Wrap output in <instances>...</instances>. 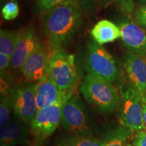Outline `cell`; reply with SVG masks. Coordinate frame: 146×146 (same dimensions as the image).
<instances>
[{"label": "cell", "mask_w": 146, "mask_h": 146, "mask_svg": "<svg viewBox=\"0 0 146 146\" xmlns=\"http://www.w3.org/2000/svg\"><path fill=\"white\" fill-rule=\"evenodd\" d=\"M81 23V8L77 0H70L43 13L42 27L52 51L68 45Z\"/></svg>", "instance_id": "cell-1"}, {"label": "cell", "mask_w": 146, "mask_h": 146, "mask_svg": "<svg viewBox=\"0 0 146 146\" xmlns=\"http://www.w3.org/2000/svg\"><path fill=\"white\" fill-rule=\"evenodd\" d=\"M79 89L85 100L99 112H111L119 107L120 94L112 83L88 74Z\"/></svg>", "instance_id": "cell-2"}, {"label": "cell", "mask_w": 146, "mask_h": 146, "mask_svg": "<svg viewBox=\"0 0 146 146\" xmlns=\"http://www.w3.org/2000/svg\"><path fill=\"white\" fill-rule=\"evenodd\" d=\"M85 67L88 74L111 83L120 76V70L113 56L93 39L87 43Z\"/></svg>", "instance_id": "cell-3"}, {"label": "cell", "mask_w": 146, "mask_h": 146, "mask_svg": "<svg viewBox=\"0 0 146 146\" xmlns=\"http://www.w3.org/2000/svg\"><path fill=\"white\" fill-rule=\"evenodd\" d=\"M49 77L63 91L72 95L78 83L74 57L63 47L53 50L50 56Z\"/></svg>", "instance_id": "cell-4"}, {"label": "cell", "mask_w": 146, "mask_h": 146, "mask_svg": "<svg viewBox=\"0 0 146 146\" xmlns=\"http://www.w3.org/2000/svg\"><path fill=\"white\" fill-rule=\"evenodd\" d=\"M119 121L131 131L144 130L143 107L140 93L129 83L120 90Z\"/></svg>", "instance_id": "cell-5"}, {"label": "cell", "mask_w": 146, "mask_h": 146, "mask_svg": "<svg viewBox=\"0 0 146 146\" xmlns=\"http://www.w3.org/2000/svg\"><path fill=\"white\" fill-rule=\"evenodd\" d=\"M61 124L66 131L75 136H90L91 129L83 106L76 98H69L63 104Z\"/></svg>", "instance_id": "cell-6"}, {"label": "cell", "mask_w": 146, "mask_h": 146, "mask_svg": "<svg viewBox=\"0 0 146 146\" xmlns=\"http://www.w3.org/2000/svg\"><path fill=\"white\" fill-rule=\"evenodd\" d=\"M35 89V84L29 82L17 85L11 91L12 110L24 123H31L38 110Z\"/></svg>", "instance_id": "cell-7"}, {"label": "cell", "mask_w": 146, "mask_h": 146, "mask_svg": "<svg viewBox=\"0 0 146 146\" xmlns=\"http://www.w3.org/2000/svg\"><path fill=\"white\" fill-rule=\"evenodd\" d=\"M64 102H58L38 110L31 123L32 132L36 137L44 139L55 132L61 124V112Z\"/></svg>", "instance_id": "cell-8"}, {"label": "cell", "mask_w": 146, "mask_h": 146, "mask_svg": "<svg viewBox=\"0 0 146 146\" xmlns=\"http://www.w3.org/2000/svg\"><path fill=\"white\" fill-rule=\"evenodd\" d=\"M21 70L28 82L39 83L49 77L50 56L40 42L27 58Z\"/></svg>", "instance_id": "cell-9"}, {"label": "cell", "mask_w": 146, "mask_h": 146, "mask_svg": "<svg viewBox=\"0 0 146 146\" xmlns=\"http://www.w3.org/2000/svg\"><path fill=\"white\" fill-rule=\"evenodd\" d=\"M120 39L129 52L146 60V32L135 22L123 19L118 23Z\"/></svg>", "instance_id": "cell-10"}, {"label": "cell", "mask_w": 146, "mask_h": 146, "mask_svg": "<svg viewBox=\"0 0 146 146\" xmlns=\"http://www.w3.org/2000/svg\"><path fill=\"white\" fill-rule=\"evenodd\" d=\"M39 43L33 27L29 26L20 31L17 44L12 58L11 67L21 69L27 58L33 52Z\"/></svg>", "instance_id": "cell-11"}, {"label": "cell", "mask_w": 146, "mask_h": 146, "mask_svg": "<svg viewBox=\"0 0 146 146\" xmlns=\"http://www.w3.org/2000/svg\"><path fill=\"white\" fill-rule=\"evenodd\" d=\"M123 65L129 83L139 93L145 92L146 60L129 52L123 57Z\"/></svg>", "instance_id": "cell-12"}, {"label": "cell", "mask_w": 146, "mask_h": 146, "mask_svg": "<svg viewBox=\"0 0 146 146\" xmlns=\"http://www.w3.org/2000/svg\"><path fill=\"white\" fill-rule=\"evenodd\" d=\"M35 90L37 110L58 102H66L72 96L63 91L50 77L36 83Z\"/></svg>", "instance_id": "cell-13"}, {"label": "cell", "mask_w": 146, "mask_h": 146, "mask_svg": "<svg viewBox=\"0 0 146 146\" xmlns=\"http://www.w3.org/2000/svg\"><path fill=\"white\" fill-rule=\"evenodd\" d=\"M23 123L21 120L14 121L1 127V146H16L23 143L26 140L29 130Z\"/></svg>", "instance_id": "cell-14"}, {"label": "cell", "mask_w": 146, "mask_h": 146, "mask_svg": "<svg viewBox=\"0 0 146 146\" xmlns=\"http://www.w3.org/2000/svg\"><path fill=\"white\" fill-rule=\"evenodd\" d=\"M91 34L94 41L102 45L113 42L121 36L119 27L108 20L98 22L92 29Z\"/></svg>", "instance_id": "cell-15"}, {"label": "cell", "mask_w": 146, "mask_h": 146, "mask_svg": "<svg viewBox=\"0 0 146 146\" xmlns=\"http://www.w3.org/2000/svg\"><path fill=\"white\" fill-rule=\"evenodd\" d=\"M133 131L124 126H120L108 133L104 140L103 146H126Z\"/></svg>", "instance_id": "cell-16"}, {"label": "cell", "mask_w": 146, "mask_h": 146, "mask_svg": "<svg viewBox=\"0 0 146 146\" xmlns=\"http://www.w3.org/2000/svg\"><path fill=\"white\" fill-rule=\"evenodd\" d=\"M20 31L1 29L0 32V53L12 58L19 37Z\"/></svg>", "instance_id": "cell-17"}, {"label": "cell", "mask_w": 146, "mask_h": 146, "mask_svg": "<svg viewBox=\"0 0 146 146\" xmlns=\"http://www.w3.org/2000/svg\"><path fill=\"white\" fill-rule=\"evenodd\" d=\"M12 109V98L10 95L3 94L0 102V126L3 127L8 123L10 112Z\"/></svg>", "instance_id": "cell-18"}, {"label": "cell", "mask_w": 146, "mask_h": 146, "mask_svg": "<svg viewBox=\"0 0 146 146\" xmlns=\"http://www.w3.org/2000/svg\"><path fill=\"white\" fill-rule=\"evenodd\" d=\"M68 140L72 146H103V142L91 136L72 135Z\"/></svg>", "instance_id": "cell-19"}, {"label": "cell", "mask_w": 146, "mask_h": 146, "mask_svg": "<svg viewBox=\"0 0 146 146\" xmlns=\"http://www.w3.org/2000/svg\"><path fill=\"white\" fill-rule=\"evenodd\" d=\"M19 14V7L16 0H10L1 9V14L6 21L15 19Z\"/></svg>", "instance_id": "cell-20"}, {"label": "cell", "mask_w": 146, "mask_h": 146, "mask_svg": "<svg viewBox=\"0 0 146 146\" xmlns=\"http://www.w3.org/2000/svg\"><path fill=\"white\" fill-rule=\"evenodd\" d=\"M69 1L70 0H36V7L39 12L43 14Z\"/></svg>", "instance_id": "cell-21"}, {"label": "cell", "mask_w": 146, "mask_h": 146, "mask_svg": "<svg viewBox=\"0 0 146 146\" xmlns=\"http://www.w3.org/2000/svg\"><path fill=\"white\" fill-rule=\"evenodd\" d=\"M133 19L137 25L146 30V5H141L134 11Z\"/></svg>", "instance_id": "cell-22"}, {"label": "cell", "mask_w": 146, "mask_h": 146, "mask_svg": "<svg viewBox=\"0 0 146 146\" xmlns=\"http://www.w3.org/2000/svg\"><path fill=\"white\" fill-rule=\"evenodd\" d=\"M120 10L126 15H131L134 11V2L133 0H118Z\"/></svg>", "instance_id": "cell-23"}, {"label": "cell", "mask_w": 146, "mask_h": 146, "mask_svg": "<svg viewBox=\"0 0 146 146\" xmlns=\"http://www.w3.org/2000/svg\"><path fill=\"white\" fill-rule=\"evenodd\" d=\"M133 146H146V130L137 132L133 139Z\"/></svg>", "instance_id": "cell-24"}, {"label": "cell", "mask_w": 146, "mask_h": 146, "mask_svg": "<svg viewBox=\"0 0 146 146\" xmlns=\"http://www.w3.org/2000/svg\"><path fill=\"white\" fill-rule=\"evenodd\" d=\"M12 62V57L8 56V55L0 53V70L1 72L5 70L9 66L11 65Z\"/></svg>", "instance_id": "cell-25"}, {"label": "cell", "mask_w": 146, "mask_h": 146, "mask_svg": "<svg viewBox=\"0 0 146 146\" xmlns=\"http://www.w3.org/2000/svg\"><path fill=\"white\" fill-rule=\"evenodd\" d=\"M82 10H89L94 7L95 0H77Z\"/></svg>", "instance_id": "cell-26"}, {"label": "cell", "mask_w": 146, "mask_h": 146, "mask_svg": "<svg viewBox=\"0 0 146 146\" xmlns=\"http://www.w3.org/2000/svg\"><path fill=\"white\" fill-rule=\"evenodd\" d=\"M118 0H95L94 2V8L96 7L97 9H100L106 8L108 5H109L111 3L117 1Z\"/></svg>", "instance_id": "cell-27"}, {"label": "cell", "mask_w": 146, "mask_h": 146, "mask_svg": "<svg viewBox=\"0 0 146 146\" xmlns=\"http://www.w3.org/2000/svg\"><path fill=\"white\" fill-rule=\"evenodd\" d=\"M142 102V107H143V124L145 130H146V91L145 92L140 93Z\"/></svg>", "instance_id": "cell-28"}, {"label": "cell", "mask_w": 146, "mask_h": 146, "mask_svg": "<svg viewBox=\"0 0 146 146\" xmlns=\"http://www.w3.org/2000/svg\"><path fill=\"white\" fill-rule=\"evenodd\" d=\"M58 146H72L70 142L67 139L66 140H63L62 141L60 142L58 144Z\"/></svg>", "instance_id": "cell-29"}, {"label": "cell", "mask_w": 146, "mask_h": 146, "mask_svg": "<svg viewBox=\"0 0 146 146\" xmlns=\"http://www.w3.org/2000/svg\"><path fill=\"white\" fill-rule=\"evenodd\" d=\"M141 1L143 3V5H146V0H141Z\"/></svg>", "instance_id": "cell-30"}, {"label": "cell", "mask_w": 146, "mask_h": 146, "mask_svg": "<svg viewBox=\"0 0 146 146\" xmlns=\"http://www.w3.org/2000/svg\"><path fill=\"white\" fill-rule=\"evenodd\" d=\"M126 146H132V145H131V144L130 143H127V145H126Z\"/></svg>", "instance_id": "cell-31"}, {"label": "cell", "mask_w": 146, "mask_h": 146, "mask_svg": "<svg viewBox=\"0 0 146 146\" xmlns=\"http://www.w3.org/2000/svg\"><path fill=\"white\" fill-rule=\"evenodd\" d=\"M3 1V0H1V1Z\"/></svg>", "instance_id": "cell-32"}]
</instances>
